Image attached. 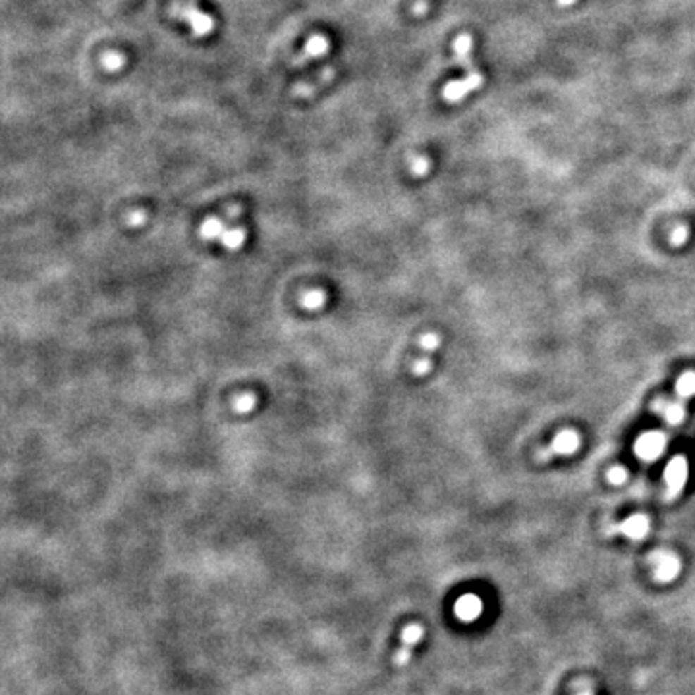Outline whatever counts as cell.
Wrapping results in <instances>:
<instances>
[{"mask_svg": "<svg viewBox=\"0 0 695 695\" xmlns=\"http://www.w3.org/2000/svg\"><path fill=\"white\" fill-rule=\"evenodd\" d=\"M172 14L178 20L185 22L190 27H192V33L195 37H205L209 35L213 27H215V22L213 18L205 12H201L199 8L195 6L193 2H178L172 6Z\"/></svg>", "mask_w": 695, "mask_h": 695, "instance_id": "obj_1", "label": "cell"}, {"mask_svg": "<svg viewBox=\"0 0 695 695\" xmlns=\"http://www.w3.org/2000/svg\"><path fill=\"white\" fill-rule=\"evenodd\" d=\"M686 481H688V462H686V458H682V456L672 458L665 469L666 500H674L676 496L680 495L684 487H686Z\"/></svg>", "mask_w": 695, "mask_h": 695, "instance_id": "obj_2", "label": "cell"}, {"mask_svg": "<svg viewBox=\"0 0 695 695\" xmlns=\"http://www.w3.org/2000/svg\"><path fill=\"white\" fill-rule=\"evenodd\" d=\"M649 562L653 564V574H655V579L657 582H663V584H668L678 577L682 568L680 558L672 553H665V551H655L649 555L647 558Z\"/></svg>", "mask_w": 695, "mask_h": 695, "instance_id": "obj_3", "label": "cell"}, {"mask_svg": "<svg viewBox=\"0 0 695 695\" xmlns=\"http://www.w3.org/2000/svg\"><path fill=\"white\" fill-rule=\"evenodd\" d=\"M481 85H483V74L472 72V74H466L464 80L446 83L443 87V99L446 103H458L462 99H466L474 89H479Z\"/></svg>", "mask_w": 695, "mask_h": 695, "instance_id": "obj_4", "label": "cell"}, {"mask_svg": "<svg viewBox=\"0 0 695 695\" xmlns=\"http://www.w3.org/2000/svg\"><path fill=\"white\" fill-rule=\"evenodd\" d=\"M577 448H579V436H577V433H574V431H562L560 435L555 436L553 443L539 452V460L541 462H547L553 456H568V454H574Z\"/></svg>", "mask_w": 695, "mask_h": 695, "instance_id": "obj_5", "label": "cell"}, {"mask_svg": "<svg viewBox=\"0 0 695 695\" xmlns=\"http://www.w3.org/2000/svg\"><path fill=\"white\" fill-rule=\"evenodd\" d=\"M614 533L616 535H626L632 541H641L649 533V519L644 514L629 516L628 519H624V522L613 525L608 529V535H614Z\"/></svg>", "mask_w": 695, "mask_h": 695, "instance_id": "obj_6", "label": "cell"}, {"mask_svg": "<svg viewBox=\"0 0 695 695\" xmlns=\"http://www.w3.org/2000/svg\"><path fill=\"white\" fill-rule=\"evenodd\" d=\"M666 446V436L658 431H651V433H645L637 438L636 443V454L641 460H657Z\"/></svg>", "mask_w": 695, "mask_h": 695, "instance_id": "obj_7", "label": "cell"}, {"mask_svg": "<svg viewBox=\"0 0 695 695\" xmlns=\"http://www.w3.org/2000/svg\"><path fill=\"white\" fill-rule=\"evenodd\" d=\"M653 410H655L657 414H660V417H663L668 425H680V423L684 422V417H686V402L680 398L666 400V402L658 400L657 404L653 406Z\"/></svg>", "mask_w": 695, "mask_h": 695, "instance_id": "obj_8", "label": "cell"}, {"mask_svg": "<svg viewBox=\"0 0 695 695\" xmlns=\"http://www.w3.org/2000/svg\"><path fill=\"white\" fill-rule=\"evenodd\" d=\"M454 613L462 622H474L483 613V601L477 595H464L454 605Z\"/></svg>", "mask_w": 695, "mask_h": 695, "instance_id": "obj_9", "label": "cell"}, {"mask_svg": "<svg viewBox=\"0 0 695 695\" xmlns=\"http://www.w3.org/2000/svg\"><path fill=\"white\" fill-rule=\"evenodd\" d=\"M326 51H328V39H326L325 35H313V37L305 43L304 51L297 54L292 64H294V66H302V64H305L307 60L323 56Z\"/></svg>", "mask_w": 695, "mask_h": 695, "instance_id": "obj_10", "label": "cell"}, {"mask_svg": "<svg viewBox=\"0 0 695 695\" xmlns=\"http://www.w3.org/2000/svg\"><path fill=\"white\" fill-rule=\"evenodd\" d=\"M472 44H474V41H472V37L467 33H462L454 41V56H456V62L466 70L467 74L477 72L474 62H472Z\"/></svg>", "mask_w": 695, "mask_h": 695, "instance_id": "obj_11", "label": "cell"}, {"mask_svg": "<svg viewBox=\"0 0 695 695\" xmlns=\"http://www.w3.org/2000/svg\"><path fill=\"white\" fill-rule=\"evenodd\" d=\"M226 230L228 228H226V224H224L222 219H207V221L203 222L199 234L203 240L215 242V240H221L222 234H224Z\"/></svg>", "mask_w": 695, "mask_h": 695, "instance_id": "obj_12", "label": "cell"}, {"mask_svg": "<svg viewBox=\"0 0 695 695\" xmlns=\"http://www.w3.org/2000/svg\"><path fill=\"white\" fill-rule=\"evenodd\" d=\"M676 396L680 400H686L695 396V373L694 371H688L684 373L680 379H678V386H676Z\"/></svg>", "mask_w": 695, "mask_h": 695, "instance_id": "obj_13", "label": "cell"}, {"mask_svg": "<svg viewBox=\"0 0 695 695\" xmlns=\"http://www.w3.org/2000/svg\"><path fill=\"white\" fill-rule=\"evenodd\" d=\"M245 242V232L242 228H228L221 238V244L230 250V252H236L242 247V244Z\"/></svg>", "mask_w": 695, "mask_h": 695, "instance_id": "obj_14", "label": "cell"}, {"mask_svg": "<svg viewBox=\"0 0 695 695\" xmlns=\"http://www.w3.org/2000/svg\"><path fill=\"white\" fill-rule=\"evenodd\" d=\"M423 634H425V629H423L422 624H410L402 632V644H404V647H414V645L422 641Z\"/></svg>", "mask_w": 695, "mask_h": 695, "instance_id": "obj_15", "label": "cell"}, {"mask_svg": "<svg viewBox=\"0 0 695 695\" xmlns=\"http://www.w3.org/2000/svg\"><path fill=\"white\" fill-rule=\"evenodd\" d=\"M325 302H326V296L323 292H319V290H315V292H307V294H304V297H302V305L309 311H317L319 307L325 305Z\"/></svg>", "mask_w": 695, "mask_h": 695, "instance_id": "obj_16", "label": "cell"}, {"mask_svg": "<svg viewBox=\"0 0 695 695\" xmlns=\"http://www.w3.org/2000/svg\"><path fill=\"white\" fill-rule=\"evenodd\" d=\"M429 166H431V163L425 159V156H414L412 159V166H410V171H412V174L414 176H425L427 172H429Z\"/></svg>", "mask_w": 695, "mask_h": 695, "instance_id": "obj_17", "label": "cell"}, {"mask_svg": "<svg viewBox=\"0 0 695 695\" xmlns=\"http://www.w3.org/2000/svg\"><path fill=\"white\" fill-rule=\"evenodd\" d=\"M103 66L106 70H120L124 66V56L118 54V52H109L103 56Z\"/></svg>", "mask_w": 695, "mask_h": 695, "instance_id": "obj_18", "label": "cell"}, {"mask_svg": "<svg viewBox=\"0 0 695 695\" xmlns=\"http://www.w3.org/2000/svg\"><path fill=\"white\" fill-rule=\"evenodd\" d=\"M253 407H255V398H253L252 394L240 396L236 400V404H234V410H236L238 414H247V412H252Z\"/></svg>", "mask_w": 695, "mask_h": 695, "instance_id": "obj_19", "label": "cell"}, {"mask_svg": "<svg viewBox=\"0 0 695 695\" xmlns=\"http://www.w3.org/2000/svg\"><path fill=\"white\" fill-rule=\"evenodd\" d=\"M419 346H422V350H425V352H433V350H436V348L441 346V338L433 333L423 334L422 340H419Z\"/></svg>", "mask_w": 695, "mask_h": 695, "instance_id": "obj_20", "label": "cell"}, {"mask_svg": "<svg viewBox=\"0 0 695 695\" xmlns=\"http://www.w3.org/2000/svg\"><path fill=\"white\" fill-rule=\"evenodd\" d=\"M626 479H628V472L624 467H613L608 472V481L613 485H622V483H626Z\"/></svg>", "mask_w": 695, "mask_h": 695, "instance_id": "obj_21", "label": "cell"}, {"mask_svg": "<svg viewBox=\"0 0 695 695\" xmlns=\"http://www.w3.org/2000/svg\"><path fill=\"white\" fill-rule=\"evenodd\" d=\"M431 367H433V363H431V359H427V357H423V359H417V362L414 363V367H412V371H414V375H427L431 371Z\"/></svg>", "mask_w": 695, "mask_h": 695, "instance_id": "obj_22", "label": "cell"}, {"mask_svg": "<svg viewBox=\"0 0 695 695\" xmlns=\"http://www.w3.org/2000/svg\"><path fill=\"white\" fill-rule=\"evenodd\" d=\"M412 658V647H402L396 655H394V663L398 666H406Z\"/></svg>", "mask_w": 695, "mask_h": 695, "instance_id": "obj_23", "label": "cell"}, {"mask_svg": "<svg viewBox=\"0 0 695 695\" xmlns=\"http://www.w3.org/2000/svg\"><path fill=\"white\" fill-rule=\"evenodd\" d=\"M686 240H688V228H686V226H678V228L672 232V236H670V242H672L674 245H682Z\"/></svg>", "mask_w": 695, "mask_h": 695, "instance_id": "obj_24", "label": "cell"}, {"mask_svg": "<svg viewBox=\"0 0 695 695\" xmlns=\"http://www.w3.org/2000/svg\"><path fill=\"white\" fill-rule=\"evenodd\" d=\"M128 222H130V226H140V224H143V222H145V213L135 211V213H132V215H130Z\"/></svg>", "mask_w": 695, "mask_h": 695, "instance_id": "obj_25", "label": "cell"}, {"mask_svg": "<svg viewBox=\"0 0 695 695\" xmlns=\"http://www.w3.org/2000/svg\"><path fill=\"white\" fill-rule=\"evenodd\" d=\"M326 75H328V74H325V72H323V74H321V80H319L317 83H323V82H325V80H326ZM313 87H315V83H313V85H305L304 89H297L296 93H297V95H307V93H309V91H311V89H313Z\"/></svg>", "mask_w": 695, "mask_h": 695, "instance_id": "obj_26", "label": "cell"}, {"mask_svg": "<svg viewBox=\"0 0 695 695\" xmlns=\"http://www.w3.org/2000/svg\"><path fill=\"white\" fill-rule=\"evenodd\" d=\"M574 2H576V0H556V4H558V6H562V8L572 6Z\"/></svg>", "mask_w": 695, "mask_h": 695, "instance_id": "obj_27", "label": "cell"}, {"mask_svg": "<svg viewBox=\"0 0 695 695\" xmlns=\"http://www.w3.org/2000/svg\"><path fill=\"white\" fill-rule=\"evenodd\" d=\"M577 695H593L591 691H582V694H577Z\"/></svg>", "mask_w": 695, "mask_h": 695, "instance_id": "obj_28", "label": "cell"}]
</instances>
